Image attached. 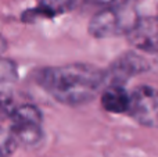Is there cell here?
Here are the masks:
<instances>
[{
  "label": "cell",
  "instance_id": "6da1fadb",
  "mask_svg": "<svg viewBox=\"0 0 158 157\" xmlns=\"http://www.w3.org/2000/svg\"><path fill=\"white\" fill-rule=\"evenodd\" d=\"M35 79L53 99L68 106L89 103L107 82L103 70L85 63L47 67L36 72Z\"/></svg>",
  "mask_w": 158,
  "mask_h": 157
},
{
  "label": "cell",
  "instance_id": "7a4b0ae2",
  "mask_svg": "<svg viewBox=\"0 0 158 157\" xmlns=\"http://www.w3.org/2000/svg\"><path fill=\"white\" fill-rule=\"evenodd\" d=\"M139 14L132 6L122 2L106 6L96 13L89 22V33L93 38H115L126 35L136 24Z\"/></svg>",
  "mask_w": 158,
  "mask_h": 157
},
{
  "label": "cell",
  "instance_id": "3957f363",
  "mask_svg": "<svg viewBox=\"0 0 158 157\" xmlns=\"http://www.w3.org/2000/svg\"><path fill=\"white\" fill-rule=\"evenodd\" d=\"M126 114L143 127L158 128V89L143 85L129 93Z\"/></svg>",
  "mask_w": 158,
  "mask_h": 157
},
{
  "label": "cell",
  "instance_id": "277c9868",
  "mask_svg": "<svg viewBox=\"0 0 158 157\" xmlns=\"http://www.w3.org/2000/svg\"><path fill=\"white\" fill-rule=\"evenodd\" d=\"M126 38L140 52L158 54V17H139Z\"/></svg>",
  "mask_w": 158,
  "mask_h": 157
},
{
  "label": "cell",
  "instance_id": "5b68a950",
  "mask_svg": "<svg viewBox=\"0 0 158 157\" xmlns=\"http://www.w3.org/2000/svg\"><path fill=\"white\" fill-rule=\"evenodd\" d=\"M150 70V64L136 53H125L112 63L110 71L106 72V78H111L110 83H119L126 78Z\"/></svg>",
  "mask_w": 158,
  "mask_h": 157
},
{
  "label": "cell",
  "instance_id": "8992f818",
  "mask_svg": "<svg viewBox=\"0 0 158 157\" xmlns=\"http://www.w3.org/2000/svg\"><path fill=\"white\" fill-rule=\"evenodd\" d=\"M101 106L108 113H128L129 93L119 83H108V86L101 92Z\"/></svg>",
  "mask_w": 158,
  "mask_h": 157
},
{
  "label": "cell",
  "instance_id": "52a82bcc",
  "mask_svg": "<svg viewBox=\"0 0 158 157\" xmlns=\"http://www.w3.org/2000/svg\"><path fill=\"white\" fill-rule=\"evenodd\" d=\"M8 129L15 138L17 143L24 146H35L43 138L42 125L38 124H11Z\"/></svg>",
  "mask_w": 158,
  "mask_h": 157
},
{
  "label": "cell",
  "instance_id": "ba28073f",
  "mask_svg": "<svg viewBox=\"0 0 158 157\" xmlns=\"http://www.w3.org/2000/svg\"><path fill=\"white\" fill-rule=\"evenodd\" d=\"M11 124H38L42 125V113L33 104H19L14 106L10 111Z\"/></svg>",
  "mask_w": 158,
  "mask_h": 157
},
{
  "label": "cell",
  "instance_id": "9c48e42d",
  "mask_svg": "<svg viewBox=\"0 0 158 157\" xmlns=\"http://www.w3.org/2000/svg\"><path fill=\"white\" fill-rule=\"evenodd\" d=\"M17 141L10 129L0 127V157H8L15 150Z\"/></svg>",
  "mask_w": 158,
  "mask_h": 157
},
{
  "label": "cell",
  "instance_id": "30bf717a",
  "mask_svg": "<svg viewBox=\"0 0 158 157\" xmlns=\"http://www.w3.org/2000/svg\"><path fill=\"white\" fill-rule=\"evenodd\" d=\"M18 77L17 66L11 60L0 57V82H11Z\"/></svg>",
  "mask_w": 158,
  "mask_h": 157
},
{
  "label": "cell",
  "instance_id": "8fae6325",
  "mask_svg": "<svg viewBox=\"0 0 158 157\" xmlns=\"http://www.w3.org/2000/svg\"><path fill=\"white\" fill-rule=\"evenodd\" d=\"M6 50H7V42H6V39L0 33V54H3Z\"/></svg>",
  "mask_w": 158,
  "mask_h": 157
}]
</instances>
